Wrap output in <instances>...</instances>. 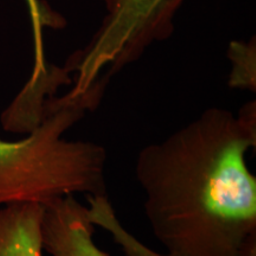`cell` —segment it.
<instances>
[{
    "label": "cell",
    "instance_id": "obj_1",
    "mask_svg": "<svg viewBox=\"0 0 256 256\" xmlns=\"http://www.w3.org/2000/svg\"><path fill=\"white\" fill-rule=\"evenodd\" d=\"M256 104L209 108L140 151L146 217L170 256H256Z\"/></svg>",
    "mask_w": 256,
    "mask_h": 256
},
{
    "label": "cell",
    "instance_id": "obj_2",
    "mask_svg": "<svg viewBox=\"0 0 256 256\" xmlns=\"http://www.w3.org/2000/svg\"><path fill=\"white\" fill-rule=\"evenodd\" d=\"M104 89L51 95L46 116L24 139L0 140V206L46 204L57 197L107 194V152L101 145L66 140L64 134L100 104Z\"/></svg>",
    "mask_w": 256,
    "mask_h": 256
},
{
    "label": "cell",
    "instance_id": "obj_3",
    "mask_svg": "<svg viewBox=\"0 0 256 256\" xmlns=\"http://www.w3.org/2000/svg\"><path fill=\"white\" fill-rule=\"evenodd\" d=\"M185 0H107V16L90 43L64 66L72 90L84 92L142 57L174 30L176 14Z\"/></svg>",
    "mask_w": 256,
    "mask_h": 256
},
{
    "label": "cell",
    "instance_id": "obj_4",
    "mask_svg": "<svg viewBox=\"0 0 256 256\" xmlns=\"http://www.w3.org/2000/svg\"><path fill=\"white\" fill-rule=\"evenodd\" d=\"M42 218L43 250L51 256H110L94 242L96 226L88 206L74 194L57 197L44 204Z\"/></svg>",
    "mask_w": 256,
    "mask_h": 256
},
{
    "label": "cell",
    "instance_id": "obj_5",
    "mask_svg": "<svg viewBox=\"0 0 256 256\" xmlns=\"http://www.w3.org/2000/svg\"><path fill=\"white\" fill-rule=\"evenodd\" d=\"M43 212L34 202L0 206V256H43Z\"/></svg>",
    "mask_w": 256,
    "mask_h": 256
},
{
    "label": "cell",
    "instance_id": "obj_6",
    "mask_svg": "<svg viewBox=\"0 0 256 256\" xmlns=\"http://www.w3.org/2000/svg\"><path fill=\"white\" fill-rule=\"evenodd\" d=\"M88 200V216L92 223L96 226H101L112 234L114 241L122 247L127 256H170L162 255L153 252L152 249L145 247L130 235L122 224L118 220L116 214L107 194L102 196H87Z\"/></svg>",
    "mask_w": 256,
    "mask_h": 256
},
{
    "label": "cell",
    "instance_id": "obj_7",
    "mask_svg": "<svg viewBox=\"0 0 256 256\" xmlns=\"http://www.w3.org/2000/svg\"><path fill=\"white\" fill-rule=\"evenodd\" d=\"M229 60L232 62V72L229 86L232 89H256V48L255 40L248 43L232 42L230 44Z\"/></svg>",
    "mask_w": 256,
    "mask_h": 256
},
{
    "label": "cell",
    "instance_id": "obj_8",
    "mask_svg": "<svg viewBox=\"0 0 256 256\" xmlns=\"http://www.w3.org/2000/svg\"><path fill=\"white\" fill-rule=\"evenodd\" d=\"M28 2H31L32 8H34V10H32V12H34V14H36V19H34V23H36V25H38V23L42 24L40 16H38V8H37V6H36V2H34V0H28Z\"/></svg>",
    "mask_w": 256,
    "mask_h": 256
}]
</instances>
